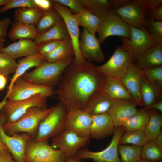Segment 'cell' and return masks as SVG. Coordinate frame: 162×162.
I'll use <instances>...</instances> for the list:
<instances>
[{
	"mask_svg": "<svg viewBox=\"0 0 162 162\" xmlns=\"http://www.w3.org/2000/svg\"><path fill=\"white\" fill-rule=\"evenodd\" d=\"M133 62L128 53L118 46L109 60L101 65L96 66V68L104 77L120 80Z\"/></svg>",
	"mask_w": 162,
	"mask_h": 162,
	"instance_id": "obj_10",
	"label": "cell"
},
{
	"mask_svg": "<svg viewBox=\"0 0 162 162\" xmlns=\"http://www.w3.org/2000/svg\"><path fill=\"white\" fill-rule=\"evenodd\" d=\"M162 158V150L158 146L155 141L149 140L142 147L141 159L156 161Z\"/></svg>",
	"mask_w": 162,
	"mask_h": 162,
	"instance_id": "obj_38",
	"label": "cell"
},
{
	"mask_svg": "<svg viewBox=\"0 0 162 162\" xmlns=\"http://www.w3.org/2000/svg\"><path fill=\"white\" fill-rule=\"evenodd\" d=\"M92 116V121L90 130L91 138L98 140L113 134L116 127L107 112Z\"/></svg>",
	"mask_w": 162,
	"mask_h": 162,
	"instance_id": "obj_20",
	"label": "cell"
},
{
	"mask_svg": "<svg viewBox=\"0 0 162 162\" xmlns=\"http://www.w3.org/2000/svg\"><path fill=\"white\" fill-rule=\"evenodd\" d=\"M92 118L84 110H76L68 113L65 121V129L70 130L80 136H90Z\"/></svg>",
	"mask_w": 162,
	"mask_h": 162,
	"instance_id": "obj_16",
	"label": "cell"
},
{
	"mask_svg": "<svg viewBox=\"0 0 162 162\" xmlns=\"http://www.w3.org/2000/svg\"><path fill=\"white\" fill-rule=\"evenodd\" d=\"M54 88L27 82L21 76L15 81L11 88L8 90L5 97L10 100H19L40 94L48 98L54 93Z\"/></svg>",
	"mask_w": 162,
	"mask_h": 162,
	"instance_id": "obj_13",
	"label": "cell"
},
{
	"mask_svg": "<svg viewBox=\"0 0 162 162\" xmlns=\"http://www.w3.org/2000/svg\"><path fill=\"white\" fill-rule=\"evenodd\" d=\"M148 18V19L162 21V5L155 9Z\"/></svg>",
	"mask_w": 162,
	"mask_h": 162,
	"instance_id": "obj_48",
	"label": "cell"
},
{
	"mask_svg": "<svg viewBox=\"0 0 162 162\" xmlns=\"http://www.w3.org/2000/svg\"><path fill=\"white\" fill-rule=\"evenodd\" d=\"M43 12L38 8H20L14 14V22L36 26Z\"/></svg>",
	"mask_w": 162,
	"mask_h": 162,
	"instance_id": "obj_30",
	"label": "cell"
},
{
	"mask_svg": "<svg viewBox=\"0 0 162 162\" xmlns=\"http://www.w3.org/2000/svg\"><path fill=\"white\" fill-rule=\"evenodd\" d=\"M80 160L75 157L68 159L65 162H82Z\"/></svg>",
	"mask_w": 162,
	"mask_h": 162,
	"instance_id": "obj_54",
	"label": "cell"
},
{
	"mask_svg": "<svg viewBox=\"0 0 162 162\" xmlns=\"http://www.w3.org/2000/svg\"><path fill=\"white\" fill-rule=\"evenodd\" d=\"M12 23V21L8 17L0 20V37L4 38L6 36L8 29Z\"/></svg>",
	"mask_w": 162,
	"mask_h": 162,
	"instance_id": "obj_46",
	"label": "cell"
},
{
	"mask_svg": "<svg viewBox=\"0 0 162 162\" xmlns=\"http://www.w3.org/2000/svg\"><path fill=\"white\" fill-rule=\"evenodd\" d=\"M147 27L156 44L162 45V21L148 19Z\"/></svg>",
	"mask_w": 162,
	"mask_h": 162,
	"instance_id": "obj_41",
	"label": "cell"
},
{
	"mask_svg": "<svg viewBox=\"0 0 162 162\" xmlns=\"http://www.w3.org/2000/svg\"><path fill=\"white\" fill-rule=\"evenodd\" d=\"M100 44L95 34L83 28L79 40V47L81 55L84 60L97 62L104 61L105 56Z\"/></svg>",
	"mask_w": 162,
	"mask_h": 162,
	"instance_id": "obj_15",
	"label": "cell"
},
{
	"mask_svg": "<svg viewBox=\"0 0 162 162\" xmlns=\"http://www.w3.org/2000/svg\"><path fill=\"white\" fill-rule=\"evenodd\" d=\"M74 51L70 38L62 40L55 50L44 57V61L56 62L73 58Z\"/></svg>",
	"mask_w": 162,
	"mask_h": 162,
	"instance_id": "obj_28",
	"label": "cell"
},
{
	"mask_svg": "<svg viewBox=\"0 0 162 162\" xmlns=\"http://www.w3.org/2000/svg\"><path fill=\"white\" fill-rule=\"evenodd\" d=\"M86 61L81 66L70 64L54 91L56 98L65 106L67 113L84 110L88 99L100 91L105 77L97 70L96 66Z\"/></svg>",
	"mask_w": 162,
	"mask_h": 162,
	"instance_id": "obj_1",
	"label": "cell"
},
{
	"mask_svg": "<svg viewBox=\"0 0 162 162\" xmlns=\"http://www.w3.org/2000/svg\"><path fill=\"white\" fill-rule=\"evenodd\" d=\"M62 40H51L38 44V53L44 57L53 52L60 44Z\"/></svg>",
	"mask_w": 162,
	"mask_h": 162,
	"instance_id": "obj_44",
	"label": "cell"
},
{
	"mask_svg": "<svg viewBox=\"0 0 162 162\" xmlns=\"http://www.w3.org/2000/svg\"><path fill=\"white\" fill-rule=\"evenodd\" d=\"M37 8L33 0H10L6 5L0 8V13L14 8Z\"/></svg>",
	"mask_w": 162,
	"mask_h": 162,
	"instance_id": "obj_43",
	"label": "cell"
},
{
	"mask_svg": "<svg viewBox=\"0 0 162 162\" xmlns=\"http://www.w3.org/2000/svg\"><path fill=\"white\" fill-rule=\"evenodd\" d=\"M142 75L162 93V66L141 70Z\"/></svg>",
	"mask_w": 162,
	"mask_h": 162,
	"instance_id": "obj_39",
	"label": "cell"
},
{
	"mask_svg": "<svg viewBox=\"0 0 162 162\" xmlns=\"http://www.w3.org/2000/svg\"><path fill=\"white\" fill-rule=\"evenodd\" d=\"M38 44L35 41L30 39H20L3 47L0 50V52L15 59L38 53Z\"/></svg>",
	"mask_w": 162,
	"mask_h": 162,
	"instance_id": "obj_21",
	"label": "cell"
},
{
	"mask_svg": "<svg viewBox=\"0 0 162 162\" xmlns=\"http://www.w3.org/2000/svg\"><path fill=\"white\" fill-rule=\"evenodd\" d=\"M52 6L61 16L67 28L74 51V56L72 63L76 65H84L86 61L82 57L79 49L80 30L76 14L68 7L54 0H52Z\"/></svg>",
	"mask_w": 162,
	"mask_h": 162,
	"instance_id": "obj_8",
	"label": "cell"
},
{
	"mask_svg": "<svg viewBox=\"0 0 162 162\" xmlns=\"http://www.w3.org/2000/svg\"><path fill=\"white\" fill-rule=\"evenodd\" d=\"M8 149L6 146L0 140V151Z\"/></svg>",
	"mask_w": 162,
	"mask_h": 162,
	"instance_id": "obj_57",
	"label": "cell"
},
{
	"mask_svg": "<svg viewBox=\"0 0 162 162\" xmlns=\"http://www.w3.org/2000/svg\"><path fill=\"white\" fill-rule=\"evenodd\" d=\"M5 40L4 38L0 37V50L4 47Z\"/></svg>",
	"mask_w": 162,
	"mask_h": 162,
	"instance_id": "obj_55",
	"label": "cell"
},
{
	"mask_svg": "<svg viewBox=\"0 0 162 162\" xmlns=\"http://www.w3.org/2000/svg\"><path fill=\"white\" fill-rule=\"evenodd\" d=\"M38 35L35 26L19 22L12 23L8 34L9 38L14 42L20 39L34 40Z\"/></svg>",
	"mask_w": 162,
	"mask_h": 162,
	"instance_id": "obj_25",
	"label": "cell"
},
{
	"mask_svg": "<svg viewBox=\"0 0 162 162\" xmlns=\"http://www.w3.org/2000/svg\"><path fill=\"white\" fill-rule=\"evenodd\" d=\"M136 3L142 10L146 18L153 11L162 5V0H134Z\"/></svg>",
	"mask_w": 162,
	"mask_h": 162,
	"instance_id": "obj_42",
	"label": "cell"
},
{
	"mask_svg": "<svg viewBox=\"0 0 162 162\" xmlns=\"http://www.w3.org/2000/svg\"><path fill=\"white\" fill-rule=\"evenodd\" d=\"M18 63L15 59L4 53L0 52V74L7 76L14 74Z\"/></svg>",
	"mask_w": 162,
	"mask_h": 162,
	"instance_id": "obj_40",
	"label": "cell"
},
{
	"mask_svg": "<svg viewBox=\"0 0 162 162\" xmlns=\"http://www.w3.org/2000/svg\"><path fill=\"white\" fill-rule=\"evenodd\" d=\"M113 100L101 91H97L90 97L84 110L92 116L106 112Z\"/></svg>",
	"mask_w": 162,
	"mask_h": 162,
	"instance_id": "obj_23",
	"label": "cell"
},
{
	"mask_svg": "<svg viewBox=\"0 0 162 162\" xmlns=\"http://www.w3.org/2000/svg\"><path fill=\"white\" fill-rule=\"evenodd\" d=\"M156 162H162V159H160L157 161H156Z\"/></svg>",
	"mask_w": 162,
	"mask_h": 162,
	"instance_id": "obj_59",
	"label": "cell"
},
{
	"mask_svg": "<svg viewBox=\"0 0 162 162\" xmlns=\"http://www.w3.org/2000/svg\"><path fill=\"white\" fill-rule=\"evenodd\" d=\"M48 140H30L25 151V162H65L68 159L63 152L54 149Z\"/></svg>",
	"mask_w": 162,
	"mask_h": 162,
	"instance_id": "obj_6",
	"label": "cell"
},
{
	"mask_svg": "<svg viewBox=\"0 0 162 162\" xmlns=\"http://www.w3.org/2000/svg\"><path fill=\"white\" fill-rule=\"evenodd\" d=\"M154 109L157 110L160 112H162V100H160L158 101L154 104L152 105L148 108L147 109Z\"/></svg>",
	"mask_w": 162,
	"mask_h": 162,
	"instance_id": "obj_52",
	"label": "cell"
},
{
	"mask_svg": "<svg viewBox=\"0 0 162 162\" xmlns=\"http://www.w3.org/2000/svg\"><path fill=\"white\" fill-rule=\"evenodd\" d=\"M100 91L113 100L128 99L135 101L132 96L120 80L105 77Z\"/></svg>",
	"mask_w": 162,
	"mask_h": 162,
	"instance_id": "obj_22",
	"label": "cell"
},
{
	"mask_svg": "<svg viewBox=\"0 0 162 162\" xmlns=\"http://www.w3.org/2000/svg\"><path fill=\"white\" fill-rule=\"evenodd\" d=\"M70 38L66 26L63 20L48 31L38 35L34 40L37 44L51 40H62Z\"/></svg>",
	"mask_w": 162,
	"mask_h": 162,
	"instance_id": "obj_29",
	"label": "cell"
},
{
	"mask_svg": "<svg viewBox=\"0 0 162 162\" xmlns=\"http://www.w3.org/2000/svg\"><path fill=\"white\" fill-rule=\"evenodd\" d=\"M7 78L5 75L0 74V91L4 90L6 86Z\"/></svg>",
	"mask_w": 162,
	"mask_h": 162,
	"instance_id": "obj_51",
	"label": "cell"
},
{
	"mask_svg": "<svg viewBox=\"0 0 162 162\" xmlns=\"http://www.w3.org/2000/svg\"><path fill=\"white\" fill-rule=\"evenodd\" d=\"M135 63L140 70L162 66V45L149 48L137 59Z\"/></svg>",
	"mask_w": 162,
	"mask_h": 162,
	"instance_id": "obj_24",
	"label": "cell"
},
{
	"mask_svg": "<svg viewBox=\"0 0 162 162\" xmlns=\"http://www.w3.org/2000/svg\"><path fill=\"white\" fill-rule=\"evenodd\" d=\"M63 20L60 14L52 8L44 12L36 26L38 35L42 34Z\"/></svg>",
	"mask_w": 162,
	"mask_h": 162,
	"instance_id": "obj_33",
	"label": "cell"
},
{
	"mask_svg": "<svg viewBox=\"0 0 162 162\" xmlns=\"http://www.w3.org/2000/svg\"><path fill=\"white\" fill-rule=\"evenodd\" d=\"M11 162H16L15 161H14L13 160H12Z\"/></svg>",
	"mask_w": 162,
	"mask_h": 162,
	"instance_id": "obj_60",
	"label": "cell"
},
{
	"mask_svg": "<svg viewBox=\"0 0 162 162\" xmlns=\"http://www.w3.org/2000/svg\"><path fill=\"white\" fill-rule=\"evenodd\" d=\"M90 136L83 137L65 129L52 138L51 146L62 151L67 159L75 157L78 151L88 144Z\"/></svg>",
	"mask_w": 162,
	"mask_h": 162,
	"instance_id": "obj_14",
	"label": "cell"
},
{
	"mask_svg": "<svg viewBox=\"0 0 162 162\" xmlns=\"http://www.w3.org/2000/svg\"><path fill=\"white\" fill-rule=\"evenodd\" d=\"M142 74L133 62L123 77L120 80L134 98L137 105L142 106L140 94V86Z\"/></svg>",
	"mask_w": 162,
	"mask_h": 162,
	"instance_id": "obj_19",
	"label": "cell"
},
{
	"mask_svg": "<svg viewBox=\"0 0 162 162\" xmlns=\"http://www.w3.org/2000/svg\"><path fill=\"white\" fill-rule=\"evenodd\" d=\"M73 60L74 58L56 62L44 61L34 69L25 74L22 77L28 82L54 87L58 83L64 70Z\"/></svg>",
	"mask_w": 162,
	"mask_h": 162,
	"instance_id": "obj_2",
	"label": "cell"
},
{
	"mask_svg": "<svg viewBox=\"0 0 162 162\" xmlns=\"http://www.w3.org/2000/svg\"><path fill=\"white\" fill-rule=\"evenodd\" d=\"M149 115L148 111L141 110L129 118L123 127L125 131L143 130L148 123Z\"/></svg>",
	"mask_w": 162,
	"mask_h": 162,
	"instance_id": "obj_35",
	"label": "cell"
},
{
	"mask_svg": "<svg viewBox=\"0 0 162 162\" xmlns=\"http://www.w3.org/2000/svg\"><path fill=\"white\" fill-rule=\"evenodd\" d=\"M140 94L143 109L146 110L155 103L161 100L162 93L159 92L142 75L141 78Z\"/></svg>",
	"mask_w": 162,
	"mask_h": 162,
	"instance_id": "obj_26",
	"label": "cell"
},
{
	"mask_svg": "<svg viewBox=\"0 0 162 162\" xmlns=\"http://www.w3.org/2000/svg\"><path fill=\"white\" fill-rule=\"evenodd\" d=\"M69 8L74 14H77L85 8L78 0H54Z\"/></svg>",
	"mask_w": 162,
	"mask_h": 162,
	"instance_id": "obj_45",
	"label": "cell"
},
{
	"mask_svg": "<svg viewBox=\"0 0 162 162\" xmlns=\"http://www.w3.org/2000/svg\"><path fill=\"white\" fill-rule=\"evenodd\" d=\"M130 38L121 37L122 44L118 46L128 53L134 62L146 50L156 44L147 27L139 28L130 26Z\"/></svg>",
	"mask_w": 162,
	"mask_h": 162,
	"instance_id": "obj_5",
	"label": "cell"
},
{
	"mask_svg": "<svg viewBox=\"0 0 162 162\" xmlns=\"http://www.w3.org/2000/svg\"><path fill=\"white\" fill-rule=\"evenodd\" d=\"M67 115L65 106L60 102L58 103L40 124L33 140L35 141L48 140L60 134L65 129Z\"/></svg>",
	"mask_w": 162,
	"mask_h": 162,
	"instance_id": "obj_4",
	"label": "cell"
},
{
	"mask_svg": "<svg viewBox=\"0 0 162 162\" xmlns=\"http://www.w3.org/2000/svg\"><path fill=\"white\" fill-rule=\"evenodd\" d=\"M76 14L79 26L86 29L90 33L95 34L102 19L85 9Z\"/></svg>",
	"mask_w": 162,
	"mask_h": 162,
	"instance_id": "obj_32",
	"label": "cell"
},
{
	"mask_svg": "<svg viewBox=\"0 0 162 162\" xmlns=\"http://www.w3.org/2000/svg\"><path fill=\"white\" fill-rule=\"evenodd\" d=\"M36 6L43 13L47 11L53 7L51 1L49 0H33Z\"/></svg>",
	"mask_w": 162,
	"mask_h": 162,
	"instance_id": "obj_47",
	"label": "cell"
},
{
	"mask_svg": "<svg viewBox=\"0 0 162 162\" xmlns=\"http://www.w3.org/2000/svg\"><path fill=\"white\" fill-rule=\"evenodd\" d=\"M137 105L134 100L128 99L113 100L107 112L115 127L123 126L125 122L138 112Z\"/></svg>",
	"mask_w": 162,
	"mask_h": 162,
	"instance_id": "obj_17",
	"label": "cell"
},
{
	"mask_svg": "<svg viewBox=\"0 0 162 162\" xmlns=\"http://www.w3.org/2000/svg\"><path fill=\"white\" fill-rule=\"evenodd\" d=\"M112 10L122 20L130 26L139 28L147 27V18L133 0L121 8Z\"/></svg>",
	"mask_w": 162,
	"mask_h": 162,
	"instance_id": "obj_18",
	"label": "cell"
},
{
	"mask_svg": "<svg viewBox=\"0 0 162 162\" xmlns=\"http://www.w3.org/2000/svg\"><path fill=\"white\" fill-rule=\"evenodd\" d=\"M148 140L144 130H134L126 131L122 135L119 141V144H130L142 147Z\"/></svg>",
	"mask_w": 162,
	"mask_h": 162,
	"instance_id": "obj_37",
	"label": "cell"
},
{
	"mask_svg": "<svg viewBox=\"0 0 162 162\" xmlns=\"http://www.w3.org/2000/svg\"><path fill=\"white\" fill-rule=\"evenodd\" d=\"M86 9L96 16L102 19L112 9L110 0H78Z\"/></svg>",
	"mask_w": 162,
	"mask_h": 162,
	"instance_id": "obj_31",
	"label": "cell"
},
{
	"mask_svg": "<svg viewBox=\"0 0 162 162\" xmlns=\"http://www.w3.org/2000/svg\"><path fill=\"white\" fill-rule=\"evenodd\" d=\"M54 108V106L49 108L32 107L17 121L3 124V129L9 135L15 133H25L30 135L34 139L40 124Z\"/></svg>",
	"mask_w": 162,
	"mask_h": 162,
	"instance_id": "obj_3",
	"label": "cell"
},
{
	"mask_svg": "<svg viewBox=\"0 0 162 162\" xmlns=\"http://www.w3.org/2000/svg\"><path fill=\"white\" fill-rule=\"evenodd\" d=\"M10 0H0V7L4 6L8 3Z\"/></svg>",
	"mask_w": 162,
	"mask_h": 162,
	"instance_id": "obj_56",
	"label": "cell"
},
{
	"mask_svg": "<svg viewBox=\"0 0 162 162\" xmlns=\"http://www.w3.org/2000/svg\"><path fill=\"white\" fill-rule=\"evenodd\" d=\"M97 32L98 39L101 44L112 36H118L129 39L130 26L124 22L112 9L102 19Z\"/></svg>",
	"mask_w": 162,
	"mask_h": 162,
	"instance_id": "obj_12",
	"label": "cell"
},
{
	"mask_svg": "<svg viewBox=\"0 0 162 162\" xmlns=\"http://www.w3.org/2000/svg\"><path fill=\"white\" fill-rule=\"evenodd\" d=\"M6 122L4 115L0 112V140L11 153L16 162H25V154L27 145L33 137L25 133H15L11 135L4 130L2 124Z\"/></svg>",
	"mask_w": 162,
	"mask_h": 162,
	"instance_id": "obj_11",
	"label": "cell"
},
{
	"mask_svg": "<svg viewBox=\"0 0 162 162\" xmlns=\"http://www.w3.org/2000/svg\"><path fill=\"white\" fill-rule=\"evenodd\" d=\"M125 131L123 126L116 127L112 140L105 149L94 152L81 148L75 157L80 159H91L94 162H121L118 154V148L120 139Z\"/></svg>",
	"mask_w": 162,
	"mask_h": 162,
	"instance_id": "obj_9",
	"label": "cell"
},
{
	"mask_svg": "<svg viewBox=\"0 0 162 162\" xmlns=\"http://www.w3.org/2000/svg\"><path fill=\"white\" fill-rule=\"evenodd\" d=\"M13 160L12 156L8 149L0 151V162H11Z\"/></svg>",
	"mask_w": 162,
	"mask_h": 162,
	"instance_id": "obj_49",
	"label": "cell"
},
{
	"mask_svg": "<svg viewBox=\"0 0 162 162\" xmlns=\"http://www.w3.org/2000/svg\"><path fill=\"white\" fill-rule=\"evenodd\" d=\"M133 1L132 0H110L112 9L121 8L131 2Z\"/></svg>",
	"mask_w": 162,
	"mask_h": 162,
	"instance_id": "obj_50",
	"label": "cell"
},
{
	"mask_svg": "<svg viewBox=\"0 0 162 162\" xmlns=\"http://www.w3.org/2000/svg\"><path fill=\"white\" fill-rule=\"evenodd\" d=\"M44 61V57L39 53L19 60L16 71L10 79L8 90L11 88L15 81L23 75L27 70L32 67H37Z\"/></svg>",
	"mask_w": 162,
	"mask_h": 162,
	"instance_id": "obj_27",
	"label": "cell"
},
{
	"mask_svg": "<svg viewBox=\"0 0 162 162\" xmlns=\"http://www.w3.org/2000/svg\"><path fill=\"white\" fill-rule=\"evenodd\" d=\"M148 112L149 119L144 131L148 140L155 141L157 137L161 131L162 117L161 114L156 111L150 110Z\"/></svg>",
	"mask_w": 162,
	"mask_h": 162,
	"instance_id": "obj_34",
	"label": "cell"
},
{
	"mask_svg": "<svg viewBox=\"0 0 162 162\" xmlns=\"http://www.w3.org/2000/svg\"><path fill=\"white\" fill-rule=\"evenodd\" d=\"M155 142L158 146L162 150V132L161 131L157 137Z\"/></svg>",
	"mask_w": 162,
	"mask_h": 162,
	"instance_id": "obj_53",
	"label": "cell"
},
{
	"mask_svg": "<svg viewBox=\"0 0 162 162\" xmlns=\"http://www.w3.org/2000/svg\"><path fill=\"white\" fill-rule=\"evenodd\" d=\"M142 147L119 144L118 151L121 162H137L141 159Z\"/></svg>",
	"mask_w": 162,
	"mask_h": 162,
	"instance_id": "obj_36",
	"label": "cell"
},
{
	"mask_svg": "<svg viewBox=\"0 0 162 162\" xmlns=\"http://www.w3.org/2000/svg\"><path fill=\"white\" fill-rule=\"evenodd\" d=\"M137 162H156V161H151L147 160L140 159Z\"/></svg>",
	"mask_w": 162,
	"mask_h": 162,
	"instance_id": "obj_58",
	"label": "cell"
},
{
	"mask_svg": "<svg viewBox=\"0 0 162 162\" xmlns=\"http://www.w3.org/2000/svg\"><path fill=\"white\" fill-rule=\"evenodd\" d=\"M47 98L43 94H38L21 100H13L7 99L0 112L5 116L6 122H13L18 119L32 107L47 108Z\"/></svg>",
	"mask_w": 162,
	"mask_h": 162,
	"instance_id": "obj_7",
	"label": "cell"
}]
</instances>
